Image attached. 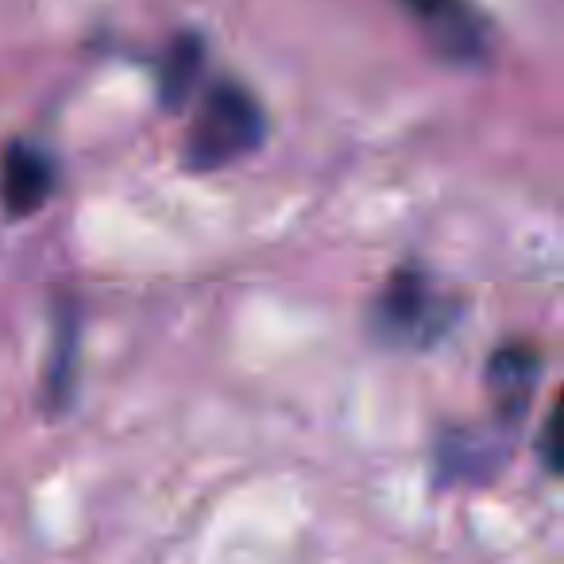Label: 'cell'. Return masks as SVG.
<instances>
[{"instance_id": "cell-3", "label": "cell", "mask_w": 564, "mask_h": 564, "mask_svg": "<svg viewBox=\"0 0 564 564\" xmlns=\"http://www.w3.org/2000/svg\"><path fill=\"white\" fill-rule=\"evenodd\" d=\"M55 189V163L35 143H9L0 151V209L9 217H28L47 205Z\"/></svg>"}, {"instance_id": "cell-1", "label": "cell", "mask_w": 564, "mask_h": 564, "mask_svg": "<svg viewBox=\"0 0 564 564\" xmlns=\"http://www.w3.org/2000/svg\"><path fill=\"white\" fill-rule=\"evenodd\" d=\"M263 140V112L259 101L236 82H217L205 94L186 140V163L194 171H217L236 163Z\"/></svg>"}, {"instance_id": "cell-5", "label": "cell", "mask_w": 564, "mask_h": 564, "mask_svg": "<svg viewBox=\"0 0 564 564\" xmlns=\"http://www.w3.org/2000/svg\"><path fill=\"white\" fill-rule=\"evenodd\" d=\"M383 325L391 333H410L425 317V286L417 274H399L383 294Z\"/></svg>"}, {"instance_id": "cell-4", "label": "cell", "mask_w": 564, "mask_h": 564, "mask_svg": "<svg viewBox=\"0 0 564 564\" xmlns=\"http://www.w3.org/2000/svg\"><path fill=\"white\" fill-rule=\"evenodd\" d=\"M487 387L507 417H522L533 387H538V352L530 348H499L487 368Z\"/></svg>"}, {"instance_id": "cell-2", "label": "cell", "mask_w": 564, "mask_h": 564, "mask_svg": "<svg viewBox=\"0 0 564 564\" xmlns=\"http://www.w3.org/2000/svg\"><path fill=\"white\" fill-rule=\"evenodd\" d=\"M402 9L414 17V24L425 32L441 58L448 63H484L491 51V32L487 20L471 0H399Z\"/></svg>"}, {"instance_id": "cell-6", "label": "cell", "mask_w": 564, "mask_h": 564, "mask_svg": "<svg viewBox=\"0 0 564 564\" xmlns=\"http://www.w3.org/2000/svg\"><path fill=\"white\" fill-rule=\"evenodd\" d=\"M197 66H202V43L197 40H182L171 47L163 66V101L166 105H182L189 97L197 82Z\"/></svg>"}]
</instances>
